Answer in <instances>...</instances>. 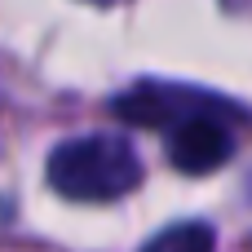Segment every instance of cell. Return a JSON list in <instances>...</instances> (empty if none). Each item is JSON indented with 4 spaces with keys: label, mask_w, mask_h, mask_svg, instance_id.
<instances>
[{
    "label": "cell",
    "mask_w": 252,
    "mask_h": 252,
    "mask_svg": "<svg viewBox=\"0 0 252 252\" xmlns=\"http://www.w3.org/2000/svg\"><path fill=\"white\" fill-rule=\"evenodd\" d=\"M49 186L75 204H111L142 186V159L124 137H75L49 155Z\"/></svg>",
    "instance_id": "obj_1"
},
{
    "label": "cell",
    "mask_w": 252,
    "mask_h": 252,
    "mask_svg": "<svg viewBox=\"0 0 252 252\" xmlns=\"http://www.w3.org/2000/svg\"><path fill=\"white\" fill-rule=\"evenodd\" d=\"M93 4H115V0H93Z\"/></svg>",
    "instance_id": "obj_5"
},
{
    "label": "cell",
    "mask_w": 252,
    "mask_h": 252,
    "mask_svg": "<svg viewBox=\"0 0 252 252\" xmlns=\"http://www.w3.org/2000/svg\"><path fill=\"white\" fill-rule=\"evenodd\" d=\"M111 111L120 115V120H128V124H142V128H168V124H177V120H186V115H226L230 106L221 102V97H213V93H199V89H177V84H137L133 93H124V97H115L111 102Z\"/></svg>",
    "instance_id": "obj_2"
},
{
    "label": "cell",
    "mask_w": 252,
    "mask_h": 252,
    "mask_svg": "<svg viewBox=\"0 0 252 252\" xmlns=\"http://www.w3.org/2000/svg\"><path fill=\"white\" fill-rule=\"evenodd\" d=\"M213 244L217 239L204 221H177V226L159 230L142 252H213Z\"/></svg>",
    "instance_id": "obj_4"
},
{
    "label": "cell",
    "mask_w": 252,
    "mask_h": 252,
    "mask_svg": "<svg viewBox=\"0 0 252 252\" xmlns=\"http://www.w3.org/2000/svg\"><path fill=\"white\" fill-rule=\"evenodd\" d=\"M235 151V137L230 128L217 120V115H186L177 124H168V159L177 173L186 177H204V173H217Z\"/></svg>",
    "instance_id": "obj_3"
}]
</instances>
